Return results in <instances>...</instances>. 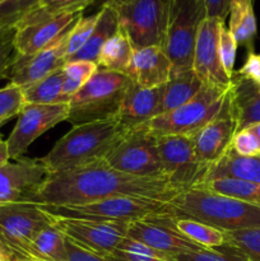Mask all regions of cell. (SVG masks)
I'll list each match as a JSON object with an SVG mask.
<instances>
[{
	"mask_svg": "<svg viewBox=\"0 0 260 261\" xmlns=\"http://www.w3.org/2000/svg\"><path fill=\"white\" fill-rule=\"evenodd\" d=\"M28 260L35 261H65V236L50 224L43 227L33 239L31 245V255Z\"/></svg>",
	"mask_w": 260,
	"mask_h": 261,
	"instance_id": "29",
	"label": "cell"
},
{
	"mask_svg": "<svg viewBox=\"0 0 260 261\" xmlns=\"http://www.w3.org/2000/svg\"><path fill=\"white\" fill-rule=\"evenodd\" d=\"M111 257L114 261H176L175 256L157 251L127 236L122 239Z\"/></svg>",
	"mask_w": 260,
	"mask_h": 261,
	"instance_id": "33",
	"label": "cell"
},
{
	"mask_svg": "<svg viewBox=\"0 0 260 261\" xmlns=\"http://www.w3.org/2000/svg\"><path fill=\"white\" fill-rule=\"evenodd\" d=\"M50 217L54 226L70 241L103 256H111L122 239L126 237L127 224H129L63 218L53 214H50Z\"/></svg>",
	"mask_w": 260,
	"mask_h": 261,
	"instance_id": "12",
	"label": "cell"
},
{
	"mask_svg": "<svg viewBox=\"0 0 260 261\" xmlns=\"http://www.w3.org/2000/svg\"><path fill=\"white\" fill-rule=\"evenodd\" d=\"M13 254L0 242V261H12Z\"/></svg>",
	"mask_w": 260,
	"mask_h": 261,
	"instance_id": "47",
	"label": "cell"
},
{
	"mask_svg": "<svg viewBox=\"0 0 260 261\" xmlns=\"http://www.w3.org/2000/svg\"><path fill=\"white\" fill-rule=\"evenodd\" d=\"M94 0H36L35 4L27 9L23 15L31 17H56L63 14L83 13Z\"/></svg>",
	"mask_w": 260,
	"mask_h": 261,
	"instance_id": "34",
	"label": "cell"
},
{
	"mask_svg": "<svg viewBox=\"0 0 260 261\" xmlns=\"http://www.w3.org/2000/svg\"><path fill=\"white\" fill-rule=\"evenodd\" d=\"M205 17L200 0H171L170 22L163 51L172 64V74L193 70L196 33Z\"/></svg>",
	"mask_w": 260,
	"mask_h": 261,
	"instance_id": "8",
	"label": "cell"
},
{
	"mask_svg": "<svg viewBox=\"0 0 260 261\" xmlns=\"http://www.w3.org/2000/svg\"><path fill=\"white\" fill-rule=\"evenodd\" d=\"M12 261H35V260H28V259H22V257H17V256H13Z\"/></svg>",
	"mask_w": 260,
	"mask_h": 261,
	"instance_id": "50",
	"label": "cell"
},
{
	"mask_svg": "<svg viewBox=\"0 0 260 261\" xmlns=\"http://www.w3.org/2000/svg\"><path fill=\"white\" fill-rule=\"evenodd\" d=\"M223 22L214 17H205L200 22L194 48L193 71L203 84L228 89L232 81L224 73L218 54L219 28Z\"/></svg>",
	"mask_w": 260,
	"mask_h": 261,
	"instance_id": "15",
	"label": "cell"
},
{
	"mask_svg": "<svg viewBox=\"0 0 260 261\" xmlns=\"http://www.w3.org/2000/svg\"><path fill=\"white\" fill-rule=\"evenodd\" d=\"M63 68L48 74L45 78L23 87L25 103L32 105H56L65 103L63 99Z\"/></svg>",
	"mask_w": 260,
	"mask_h": 261,
	"instance_id": "30",
	"label": "cell"
},
{
	"mask_svg": "<svg viewBox=\"0 0 260 261\" xmlns=\"http://www.w3.org/2000/svg\"><path fill=\"white\" fill-rule=\"evenodd\" d=\"M120 24L117 19V14L111 5H103L98 10V20L92 32L91 37L86 42V45L76 51L74 55L66 59V61H91L97 64L99 53L109 38H111L119 31Z\"/></svg>",
	"mask_w": 260,
	"mask_h": 261,
	"instance_id": "24",
	"label": "cell"
},
{
	"mask_svg": "<svg viewBox=\"0 0 260 261\" xmlns=\"http://www.w3.org/2000/svg\"><path fill=\"white\" fill-rule=\"evenodd\" d=\"M217 178H236L260 184V155L244 157L229 148L221 160L209 166L203 182Z\"/></svg>",
	"mask_w": 260,
	"mask_h": 261,
	"instance_id": "23",
	"label": "cell"
},
{
	"mask_svg": "<svg viewBox=\"0 0 260 261\" xmlns=\"http://www.w3.org/2000/svg\"><path fill=\"white\" fill-rule=\"evenodd\" d=\"M200 2L205 9L206 17L221 18L226 20L228 15V0H200Z\"/></svg>",
	"mask_w": 260,
	"mask_h": 261,
	"instance_id": "43",
	"label": "cell"
},
{
	"mask_svg": "<svg viewBox=\"0 0 260 261\" xmlns=\"http://www.w3.org/2000/svg\"><path fill=\"white\" fill-rule=\"evenodd\" d=\"M105 162L114 170L126 175L167 178L158 152L157 137L143 126L129 130L107 155Z\"/></svg>",
	"mask_w": 260,
	"mask_h": 261,
	"instance_id": "10",
	"label": "cell"
},
{
	"mask_svg": "<svg viewBox=\"0 0 260 261\" xmlns=\"http://www.w3.org/2000/svg\"><path fill=\"white\" fill-rule=\"evenodd\" d=\"M229 2H231V0H228V3H229Z\"/></svg>",
	"mask_w": 260,
	"mask_h": 261,
	"instance_id": "52",
	"label": "cell"
},
{
	"mask_svg": "<svg viewBox=\"0 0 260 261\" xmlns=\"http://www.w3.org/2000/svg\"><path fill=\"white\" fill-rule=\"evenodd\" d=\"M50 223V214L32 201L0 204V242L13 256L30 259L33 239Z\"/></svg>",
	"mask_w": 260,
	"mask_h": 261,
	"instance_id": "9",
	"label": "cell"
},
{
	"mask_svg": "<svg viewBox=\"0 0 260 261\" xmlns=\"http://www.w3.org/2000/svg\"><path fill=\"white\" fill-rule=\"evenodd\" d=\"M8 5H9L10 9L23 13L31 8V4L28 0H0V9L4 7H8Z\"/></svg>",
	"mask_w": 260,
	"mask_h": 261,
	"instance_id": "45",
	"label": "cell"
},
{
	"mask_svg": "<svg viewBox=\"0 0 260 261\" xmlns=\"http://www.w3.org/2000/svg\"><path fill=\"white\" fill-rule=\"evenodd\" d=\"M25 105L24 96L20 87L13 83L0 88V126L8 120L18 116Z\"/></svg>",
	"mask_w": 260,
	"mask_h": 261,
	"instance_id": "36",
	"label": "cell"
},
{
	"mask_svg": "<svg viewBox=\"0 0 260 261\" xmlns=\"http://www.w3.org/2000/svg\"><path fill=\"white\" fill-rule=\"evenodd\" d=\"M163 86L143 88L130 83L116 116L125 130L137 129L162 114Z\"/></svg>",
	"mask_w": 260,
	"mask_h": 261,
	"instance_id": "20",
	"label": "cell"
},
{
	"mask_svg": "<svg viewBox=\"0 0 260 261\" xmlns=\"http://www.w3.org/2000/svg\"><path fill=\"white\" fill-rule=\"evenodd\" d=\"M126 236L171 256L203 249L157 218L132 222L127 224Z\"/></svg>",
	"mask_w": 260,
	"mask_h": 261,
	"instance_id": "19",
	"label": "cell"
},
{
	"mask_svg": "<svg viewBox=\"0 0 260 261\" xmlns=\"http://www.w3.org/2000/svg\"><path fill=\"white\" fill-rule=\"evenodd\" d=\"M69 105L25 103L14 129L5 142L10 160H19L31 144L51 127L68 120Z\"/></svg>",
	"mask_w": 260,
	"mask_h": 261,
	"instance_id": "13",
	"label": "cell"
},
{
	"mask_svg": "<svg viewBox=\"0 0 260 261\" xmlns=\"http://www.w3.org/2000/svg\"><path fill=\"white\" fill-rule=\"evenodd\" d=\"M235 73L240 78L251 82V83L260 87V54L254 53V51L247 54L245 64Z\"/></svg>",
	"mask_w": 260,
	"mask_h": 261,
	"instance_id": "41",
	"label": "cell"
},
{
	"mask_svg": "<svg viewBox=\"0 0 260 261\" xmlns=\"http://www.w3.org/2000/svg\"><path fill=\"white\" fill-rule=\"evenodd\" d=\"M13 56H14V45H13L12 38L0 45V81L7 78L8 70L13 61Z\"/></svg>",
	"mask_w": 260,
	"mask_h": 261,
	"instance_id": "44",
	"label": "cell"
},
{
	"mask_svg": "<svg viewBox=\"0 0 260 261\" xmlns=\"http://www.w3.org/2000/svg\"><path fill=\"white\" fill-rule=\"evenodd\" d=\"M83 13L63 14L56 17H31L22 15L15 25L13 37L14 54L31 56L55 42L69 27L78 22Z\"/></svg>",
	"mask_w": 260,
	"mask_h": 261,
	"instance_id": "14",
	"label": "cell"
},
{
	"mask_svg": "<svg viewBox=\"0 0 260 261\" xmlns=\"http://www.w3.org/2000/svg\"><path fill=\"white\" fill-rule=\"evenodd\" d=\"M228 15V30L233 35L237 45L245 46L249 53H252L257 33L254 0H231Z\"/></svg>",
	"mask_w": 260,
	"mask_h": 261,
	"instance_id": "25",
	"label": "cell"
},
{
	"mask_svg": "<svg viewBox=\"0 0 260 261\" xmlns=\"http://www.w3.org/2000/svg\"><path fill=\"white\" fill-rule=\"evenodd\" d=\"M157 145L163 172L173 185L188 190L203 182L208 167L196 158L191 137L161 135L157 137Z\"/></svg>",
	"mask_w": 260,
	"mask_h": 261,
	"instance_id": "11",
	"label": "cell"
},
{
	"mask_svg": "<svg viewBox=\"0 0 260 261\" xmlns=\"http://www.w3.org/2000/svg\"><path fill=\"white\" fill-rule=\"evenodd\" d=\"M236 132L237 125L232 111L228 89L223 107L218 116L191 137L199 162L209 168V166L221 160L231 148L232 139Z\"/></svg>",
	"mask_w": 260,
	"mask_h": 261,
	"instance_id": "17",
	"label": "cell"
},
{
	"mask_svg": "<svg viewBox=\"0 0 260 261\" xmlns=\"http://www.w3.org/2000/svg\"><path fill=\"white\" fill-rule=\"evenodd\" d=\"M237 46L239 45H237L233 35L228 30V27H226V23L223 22L221 24V28H219L218 54L219 59H221L222 68H223L227 76L231 79L235 73V60H236Z\"/></svg>",
	"mask_w": 260,
	"mask_h": 261,
	"instance_id": "38",
	"label": "cell"
},
{
	"mask_svg": "<svg viewBox=\"0 0 260 261\" xmlns=\"http://www.w3.org/2000/svg\"><path fill=\"white\" fill-rule=\"evenodd\" d=\"M157 219L170 224L171 227L180 232L183 236L199 245L203 249H217L226 244V232L218 228L194 221L189 218H166L158 217Z\"/></svg>",
	"mask_w": 260,
	"mask_h": 261,
	"instance_id": "27",
	"label": "cell"
},
{
	"mask_svg": "<svg viewBox=\"0 0 260 261\" xmlns=\"http://www.w3.org/2000/svg\"><path fill=\"white\" fill-rule=\"evenodd\" d=\"M183 191L165 177L126 175L101 161L75 170L48 173L27 201L41 205H79L114 196L170 201Z\"/></svg>",
	"mask_w": 260,
	"mask_h": 261,
	"instance_id": "1",
	"label": "cell"
},
{
	"mask_svg": "<svg viewBox=\"0 0 260 261\" xmlns=\"http://www.w3.org/2000/svg\"><path fill=\"white\" fill-rule=\"evenodd\" d=\"M28 2H30L31 7H32V5H33V4H35V3H36V0H28Z\"/></svg>",
	"mask_w": 260,
	"mask_h": 261,
	"instance_id": "51",
	"label": "cell"
},
{
	"mask_svg": "<svg viewBox=\"0 0 260 261\" xmlns=\"http://www.w3.org/2000/svg\"><path fill=\"white\" fill-rule=\"evenodd\" d=\"M23 13L4 10L0 13V45L12 40L15 33V25Z\"/></svg>",
	"mask_w": 260,
	"mask_h": 261,
	"instance_id": "42",
	"label": "cell"
},
{
	"mask_svg": "<svg viewBox=\"0 0 260 261\" xmlns=\"http://www.w3.org/2000/svg\"><path fill=\"white\" fill-rule=\"evenodd\" d=\"M162 217L194 219L223 232L260 228V205L195 188L167 201Z\"/></svg>",
	"mask_w": 260,
	"mask_h": 261,
	"instance_id": "2",
	"label": "cell"
},
{
	"mask_svg": "<svg viewBox=\"0 0 260 261\" xmlns=\"http://www.w3.org/2000/svg\"><path fill=\"white\" fill-rule=\"evenodd\" d=\"M127 130L117 119L89 122L71 127L53 149L40 158L48 173L63 172L106 160Z\"/></svg>",
	"mask_w": 260,
	"mask_h": 261,
	"instance_id": "3",
	"label": "cell"
},
{
	"mask_svg": "<svg viewBox=\"0 0 260 261\" xmlns=\"http://www.w3.org/2000/svg\"><path fill=\"white\" fill-rule=\"evenodd\" d=\"M98 20V12L94 14L89 15V17H82L78 22L75 23L70 31L68 40V50H66V59L70 58L71 55L81 50L88 38L91 37L92 32H93L94 27Z\"/></svg>",
	"mask_w": 260,
	"mask_h": 261,
	"instance_id": "37",
	"label": "cell"
},
{
	"mask_svg": "<svg viewBox=\"0 0 260 261\" xmlns=\"http://www.w3.org/2000/svg\"><path fill=\"white\" fill-rule=\"evenodd\" d=\"M228 89L204 84L200 92L188 103L183 105L173 111L160 115L142 126L154 137H161V135L193 137L218 116L223 107Z\"/></svg>",
	"mask_w": 260,
	"mask_h": 261,
	"instance_id": "5",
	"label": "cell"
},
{
	"mask_svg": "<svg viewBox=\"0 0 260 261\" xmlns=\"http://www.w3.org/2000/svg\"><path fill=\"white\" fill-rule=\"evenodd\" d=\"M47 175V168L40 160L19 158L0 166V204L27 201Z\"/></svg>",
	"mask_w": 260,
	"mask_h": 261,
	"instance_id": "18",
	"label": "cell"
},
{
	"mask_svg": "<svg viewBox=\"0 0 260 261\" xmlns=\"http://www.w3.org/2000/svg\"><path fill=\"white\" fill-rule=\"evenodd\" d=\"M167 201L153 199L114 196L79 205H38L53 216L63 218L89 219L98 222L132 223L143 219L157 218L163 216Z\"/></svg>",
	"mask_w": 260,
	"mask_h": 261,
	"instance_id": "6",
	"label": "cell"
},
{
	"mask_svg": "<svg viewBox=\"0 0 260 261\" xmlns=\"http://www.w3.org/2000/svg\"><path fill=\"white\" fill-rule=\"evenodd\" d=\"M9 152H8V145L7 142L2 138L0 135V166L5 165L7 162H9Z\"/></svg>",
	"mask_w": 260,
	"mask_h": 261,
	"instance_id": "46",
	"label": "cell"
},
{
	"mask_svg": "<svg viewBox=\"0 0 260 261\" xmlns=\"http://www.w3.org/2000/svg\"><path fill=\"white\" fill-rule=\"evenodd\" d=\"M193 188L260 205V184L256 182L236 180V178H217V180L200 182Z\"/></svg>",
	"mask_w": 260,
	"mask_h": 261,
	"instance_id": "31",
	"label": "cell"
},
{
	"mask_svg": "<svg viewBox=\"0 0 260 261\" xmlns=\"http://www.w3.org/2000/svg\"><path fill=\"white\" fill-rule=\"evenodd\" d=\"M133 54L134 47L129 37L121 28H119V31L109 38L102 47L97 59V65L99 69L125 74L132 63Z\"/></svg>",
	"mask_w": 260,
	"mask_h": 261,
	"instance_id": "28",
	"label": "cell"
},
{
	"mask_svg": "<svg viewBox=\"0 0 260 261\" xmlns=\"http://www.w3.org/2000/svg\"><path fill=\"white\" fill-rule=\"evenodd\" d=\"M229 87L232 111L236 120L237 132L260 122V87L240 78L236 73L232 75Z\"/></svg>",
	"mask_w": 260,
	"mask_h": 261,
	"instance_id": "22",
	"label": "cell"
},
{
	"mask_svg": "<svg viewBox=\"0 0 260 261\" xmlns=\"http://www.w3.org/2000/svg\"><path fill=\"white\" fill-rule=\"evenodd\" d=\"M125 75L143 88H155L167 83L172 75V64L161 46L134 50Z\"/></svg>",
	"mask_w": 260,
	"mask_h": 261,
	"instance_id": "21",
	"label": "cell"
},
{
	"mask_svg": "<svg viewBox=\"0 0 260 261\" xmlns=\"http://www.w3.org/2000/svg\"><path fill=\"white\" fill-rule=\"evenodd\" d=\"M65 261H114L111 256H103V255L96 254V252L89 251V250L74 244L68 237H65Z\"/></svg>",
	"mask_w": 260,
	"mask_h": 261,
	"instance_id": "40",
	"label": "cell"
},
{
	"mask_svg": "<svg viewBox=\"0 0 260 261\" xmlns=\"http://www.w3.org/2000/svg\"><path fill=\"white\" fill-rule=\"evenodd\" d=\"M75 23L69 27L55 42L43 50L31 56H17L14 54L7 74V79L10 81L9 83L23 88L63 68L66 63L69 35Z\"/></svg>",
	"mask_w": 260,
	"mask_h": 261,
	"instance_id": "16",
	"label": "cell"
},
{
	"mask_svg": "<svg viewBox=\"0 0 260 261\" xmlns=\"http://www.w3.org/2000/svg\"><path fill=\"white\" fill-rule=\"evenodd\" d=\"M250 127L254 130V133L256 134V137H257V140H259V143H260V122L256 125H252V126H250Z\"/></svg>",
	"mask_w": 260,
	"mask_h": 261,
	"instance_id": "49",
	"label": "cell"
},
{
	"mask_svg": "<svg viewBox=\"0 0 260 261\" xmlns=\"http://www.w3.org/2000/svg\"><path fill=\"white\" fill-rule=\"evenodd\" d=\"M250 261H260V228L226 232V244Z\"/></svg>",
	"mask_w": 260,
	"mask_h": 261,
	"instance_id": "35",
	"label": "cell"
},
{
	"mask_svg": "<svg viewBox=\"0 0 260 261\" xmlns=\"http://www.w3.org/2000/svg\"><path fill=\"white\" fill-rule=\"evenodd\" d=\"M98 70V65L91 61H66L63 66L64 83L63 99L65 103L70 101L71 97L86 86L87 82Z\"/></svg>",
	"mask_w": 260,
	"mask_h": 261,
	"instance_id": "32",
	"label": "cell"
},
{
	"mask_svg": "<svg viewBox=\"0 0 260 261\" xmlns=\"http://www.w3.org/2000/svg\"><path fill=\"white\" fill-rule=\"evenodd\" d=\"M130 78L122 73L99 69L68 102L71 126L116 119Z\"/></svg>",
	"mask_w": 260,
	"mask_h": 261,
	"instance_id": "4",
	"label": "cell"
},
{
	"mask_svg": "<svg viewBox=\"0 0 260 261\" xmlns=\"http://www.w3.org/2000/svg\"><path fill=\"white\" fill-rule=\"evenodd\" d=\"M110 5L116 12L120 28L129 37L134 50L149 46L163 47L171 0H122Z\"/></svg>",
	"mask_w": 260,
	"mask_h": 261,
	"instance_id": "7",
	"label": "cell"
},
{
	"mask_svg": "<svg viewBox=\"0 0 260 261\" xmlns=\"http://www.w3.org/2000/svg\"><path fill=\"white\" fill-rule=\"evenodd\" d=\"M122 2V0H94V4L99 5V8L103 7V5H110V4H115V3Z\"/></svg>",
	"mask_w": 260,
	"mask_h": 261,
	"instance_id": "48",
	"label": "cell"
},
{
	"mask_svg": "<svg viewBox=\"0 0 260 261\" xmlns=\"http://www.w3.org/2000/svg\"><path fill=\"white\" fill-rule=\"evenodd\" d=\"M231 148L237 154L244 155V157H259L260 155V143L251 127L236 132L232 139Z\"/></svg>",
	"mask_w": 260,
	"mask_h": 261,
	"instance_id": "39",
	"label": "cell"
},
{
	"mask_svg": "<svg viewBox=\"0 0 260 261\" xmlns=\"http://www.w3.org/2000/svg\"><path fill=\"white\" fill-rule=\"evenodd\" d=\"M203 87V82L193 70L172 74L170 81L163 86L162 114L173 111L188 103L200 92Z\"/></svg>",
	"mask_w": 260,
	"mask_h": 261,
	"instance_id": "26",
	"label": "cell"
}]
</instances>
